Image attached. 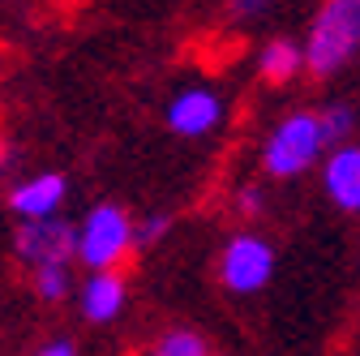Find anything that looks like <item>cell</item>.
I'll return each instance as SVG.
<instances>
[{"label":"cell","instance_id":"6","mask_svg":"<svg viewBox=\"0 0 360 356\" xmlns=\"http://www.w3.org/2000/svg\"><path fill=\"white\" fill-rule=\"evenodd\" d=\"M223 116V99L206 86H193V91H180L167 103V125L180 133V138H206V133L219 125Z\"/></svg>","mask_w":360,"mask_h":356},{"label":"cell","instance_id":"17","mask_svg":"<svg viewBox=\"0 0 360 356\" xmlns=\"http://www.w3.org/2000/svg\"><path fill=\"white\" fill-rule=\"evenodd\" d=\"M34 356H77V348H73L69 339H52V343H43Z\"/></svg>","mask_w":360,"mask_h":356},{"label":"cell","instance_id":"3","mask_svg":"<svg viewBox=\"0 0 360 356\" xmlns=\"http://www.w3.org/2000/svg\"><path fill=\"white\" fill-rule=\"evenodd\" d=\"M129 249H133V219L112 202L95 206L77 224L73 258L86 266V271H116V266L129 258Z\"/></svg>","mask_w":360,"mask_h":356},{"label":"cell","instance_id":"4","mask_svg":"<svg viewBox=\"0 0 360 356\" xmlns=\"http://www.w3.org/2000/svg\"><path fill=\"white\" fill-rule=\"evenodd\" d=\"M270 275H275V249H270V241L262 236H232L228 249H223L219 258V284L228 292H262L270 284Z\"/></svg>","mask_w":360,"mask_h":356},{"label":"cell","instance_id":"5","mask_svg":"<svg viewBox=\"0 0 360 356\" xmlns=\"http://www.w3.org/2000/svg\"><path fill=\"white\" fill-rule=\"evenodd\" d=\"M73 245H77V228L60 215H39V219H22L18 228V258L30 266L43 262H73Z\"/></svg>","mask_w":360,"mask_h":356},{"label":"cell","instance_id":"13","mask_svg":"<svg viewBox=\"0 0 360 356\" xmlns=\"http://www.w3.org/2000/svg\"><path fill=\"white\" fill-rule=\"evenodd\" d=\"M150 356H206V339L198 331H167Z\"/></svg>","mask_w":360,"mask_h":356},{"label":"cell","instance_id":"12","mask_svg":"<svg viewBox=\"0 0 360 356\" xmlns=\"http://www.w3.org/2000/svg\"><path fill=\"white\" fill-rule=\"evenodd\" d=\"M318 120H322V138H326V146H330V142L343 146V142L352 138V129H356V116H352L347 103H330Z\"/></svg>","mask_w":360,"mask_h":356},{"label":"cell","instance_id":"9","mask_svg":"<svg viewBox=\"0 0 360 356\" xmlns=\"http://www.w3.org/2000/svg\"><path fill=\"white\" fill-rule=\"evenodd\" d=\"M77 305L90 322H112L124 309V275L116 271H90V279L77 292Z\"/></svg>","mask_w":360,"mask_h":356},{"label":"cell","instance_id":"8","mask_svg":"<svg viewBox=\"0 0 360 356\" xmlns=\"http://www.w3.org/2000/svg\"><path fill=\"white\" fill-rule=\"evenodd\" d=\"M326 193L339 210H360V146H335L322 167Z\"/></svg>","mask_w":360,"mask_h":356},{"label":"cell","instance_id":"10","mask_svg":"<svg viewBox=\"0 0 360 356\" xmlns=\"http://www.w3.org/2000/svg\"><path fill=\"white\" fill-rule=\"evenodd\" d=\"M262 77L266 82H288L300 65H304V52L296 48V43H288V39H275V43H266V48H262Z\"/></svg>","mask_w":360,"mask_h":356},{"label":"cell","instance_id":"7","mask_svg":"<svg viewBox=\"0 0 360 356\" xmlns=\"http://www.w3.org/2000/svg\"><path fill=\"white\" fill-rule=\"evenodd\" d=\"M69 198V181L60 172H39L30 181L9 189V210L18 219H39V215H56Z\"/></svg>","mask_w":360,"mask_h":356},{"label":"cell","instance_id":"2","mask_svg":"<svg viewBox=\"0 0 360 356\" xmlns=\"http://www.w3.org/2000/svg\"><path fill=\"white\" fill-rule=\"evenodd\" d=\"M322 151H326L322 120L313 116V112H296V116L279 120L275 133L266 138L262 167H266V176H279V181H288V176L309 172L313 163L322 159Z\"/></svg>","mask_w":360,"mask_h":356},{"label":"cell","instance_id":"15","mask_svg":"<svg viewBox=\"0 0 360 356\" xmlns=\"http://www.w3.org/2000/svg\"><path fill=\"white\" fill-rule=\"evenodd\" d=\"M236 206H240V215H262L266 198H262V189H240L236 193Z\"/></svg>","mask_w":360,"mask_h":356},{"label":"cell","instance_id":"1","mask_svg":"<svg viewBox=\"0 0 360 356\" xmlns=\"http://www.w3.org/2000/svg\"><path fill=\"white\" fill-rule=\"evenodd\" d=\"M360 48V0H326L322 13L309 26V43H304V65L309 73H335L343 69Z\"/></svg>","mask_w":360,"mask_h":356},{"label":"cell","instance_id":"18","mask_svg":"<svg viewBox=\"0 0 360 356\" xmlns=\"http://www.w3.org/2000/svg\"><path fill=\"white\" fill-rule=\"evenodd\" d=\"M13 167V151L9 146H0V172H9Z\"/></svg>","mask_w":360,"mask_h":356},{"label":"cell","instance_id":"11","mask_svg":"<svg viewBox=\"0 0 360 356\" xmlns=\"http://www.w3.org/2000/svg\"><path fill=\"white\" fill-rule=\"evenodd\" d=\"M34 292L39 300H65L73 292V271H69V262H43L34 266Z\"/></svg>","mask_w":360,"mask_h":356},{"label":"cell","instance_id":"16","mask_svg":"<svg viewBox=\"0 0 360 356\" xmlns=\"http://www.w3.org/2000/svg\"><path fill=\"white\" fill-rule=\"evenodd\" d=\"M275 0H232V13L236 18H257V13H266Z\"/></svg>","mask_w":360,"mask_h":356},{"label":"cell","instance_id":"14","mask_svg":"<svg viewBox=\"0 0 360 356\" xmlns=\"http://www.w3.org/2000/svg\"><path fill=\"white\" fill-rule=\"evenodd\" d=\"M167 232V219H142V224H133V245H155L163 241Z\"/></svg>","mask_w":360,"mask_h":356}]
</instances>
